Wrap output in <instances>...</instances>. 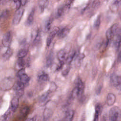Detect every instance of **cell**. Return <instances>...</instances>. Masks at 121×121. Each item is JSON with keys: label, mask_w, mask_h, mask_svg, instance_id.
Here are the masks:
<instances>
[{"label": "cell", "mask_w": 121, "mask_h": 121, "mask_svg": "<svg viewBox=\"0 0 121 121\" xmlns=\"http://www.w3.org/2000/svg\"><path fill=\"white\" fill-rule=\"evenodd\" d=\"M110 83L117 90L119 94H121V77L113 74L110 77Z\"/></svg>", "instance_id": "1"}, {"label": "cell", "mask_w": 121, "mask_h": 121, "mask_svg": "<svg viewBox=\"0 0 121 121\" xmlns=\"http://www.w3.org/2000/svg\"><path fill=\"white\" fill-rule=\"evenodd\" d=\"M109 119L112 121H119L121 120V109L117 106H113L109 111Z\"/></svg>", "instance_id": "2"}, {"label": "cell", "mask_w": 121, "mask_h": 121, "mask_svg": "<svg viewBox=\"0 0 121 121\" xmlns=\"http://www.w3.org/2000/svg\"><path fill=\"white\" fill-rule=\"evenodd\" d=\"M25 9L23 8H20L17 9L14 13L12 19V24L14 26L18 25L23 16Z\"/></svg>", "instance_id": "3"}, {"label": "cell", "mask_w": 121, "mask_h": 121, "mask_svg": "<svg viewBox=\"0 0 121 121\" xmlns=\"http://www.w3.org/2000/svg\"><path fill=\"white\" fill-rule=\"evenodd\" d=\"M25 85L19 80H18L14 85V90L16 96L19 98L21 97L24 94Z\"/></svg>", "instance_id": "4"}, {"label": "cell", "mask_w": 121, "mask_h": 121, "mask_svg": "<svg viewBox=\"0 0 121 121\" xmlns=\"http://www.w3.org/2000/svg\"><path fill=\"white\" fill-rule=\"evenodd\" d=\"M0 87L3 90H8L14 85V80L10 78L4 79L0 84Z\"/></svg>", "instance_id": "5"}, {"label": "cell", "mask_w": 121, "mask_h": 121, "mask_svg": "<svg viewBox=\"0 0 121 121\" xmlns=\"http://www.w3.org/2000/svg\"><path fill=\"white\" fill-rule=\"evenodd\" d=\"M12 34L10 31H8L5 33L2 39V43L5 47H9L11 43Z\"/></svg>", "instance_id": "6"}, {"label": "cell", "mask_w": 121, "mask_h": 121, "mask_svg": "<svg viewBox=\"0 0 121 121\" xmlns=\"http://www.w3.org/2000/svg\"><path fill=\"white\" fill-rule=\"evenodd\" d=\"M59 30V28L56 26L54 27L52 30V31L50 33L46 39V45L47 47L50 46L52 40H53L55 35L57 34Z\"/></svg>", "instance_id": "7"}, {"label": "cell", "mask_w": 121, "mask_h": 121, "mask_svg": "<svg viewBox=\"0 0 121 121\" xmlns=\"http://www.w3.org/2000/svg\"><path fill=\"white\" fill-rule=\"evenodd\" d=\"M19 105V97L17 96H14L11 101L10 109L12 112H15L18 108Z\"/></svg>", "instance_id": "8"}, {"label": "cell", "mask_w": 121, "mask_h": 121, "mask_svg": "<svg viewBox=\"0 0 121 121\" xmlns=\"http://www.w3.org/2000/svg\"><path fill=\"white\" fill-rule=\"evenodd\" d=\"M35 13V9H32V10L30 11L29 14L28 15V17L26 19V21L25 24L26 26H30L33 24L34 20Z\"/></svg>", "instance_id": "9"}, {"label": "cell", "mask_w": 121, "mask_h": 121, "mask_svg": "<svg viewBox=\"0 0 121 121\" xmlns=\"http://www.w3.org/2000/svg\"><path fill=\"white\" fill-rule=\"evenodd\" d=\"M75 86L78 87V88L79 90V95L81 96L83 93L84 86V84L80 78H78L76 79Z\"/></svg>", "instance_id": "10"}, {"label": "cell", "mask_w": 121, "mask_h": 121, "mask_svg": "<svg viewBox=\"0 0 121 121\" xmlns=\"http://www.w3.org/2000/svg\"><path fill=\"white\" fill-rule=\"evenodd\" d=\"M69 29L68 27H65L59 30L57 33V36L59 38H63L66 37L69 32Z\"/></svg>", "instance_id": "11"}, {"label": "cell", "mask_w": 121, "mask_h": 121, "mask_svg": "<svg viewBox=\"0 0 121 121\" xmlns=\"http://www.w3.org/2000/svg\"><path fill=\"white\" fill-rule=\"evenodd\" d=\"M116 101V96L114 94L112 93H109L107 95L106 98V103L109 106L113 105Z\"/></svg>", "instance_id": "12"}, {"label": "cell", "mask_w": 121, "mask_h": 121, "mask_svg": "<svg viewBox=\"0 0 121 121\" xmlns=\"http://www.w3.org/2000/svg\"><path fill=\"white\" fill-rule=\"evenodd\" d=\"M102 110V105L100 104H97L95 107V113L94 115V121H98Z\"/></svg>", "instance_id": "13"}, {"label": "cell", "mask_w": 121, "mask_h": 121, "mask_svg": "<svg viewBox=\"0 0 121 121\" xmlns=\"http://www.w3.org/2000/svg\"><path fill=\"white\" fill-rule=\"evenodd\" d=\"M53 113L52 110L47 106L45 108L43 112V118L44 120H48Z\"/></svg>", "instance_id": "14"}, {"label": "cell", "mask_w": 121, "mask_h": 121, "mask_svg": "<svg viewBox=\"0 0 121 121\" xmlns=\"http://www.w3.org/2000/svg\"><path fill=\"white\" fill-rule=\"evenodd\" d=\"M49 79V75L44 71L41 72L38 76V80L40 82H44L48 81Z\"/></svg>", "instance_id": "15"}, {"label": "cell", "mask_w": 121, "mask_h": 121, "mask_svg": "<svg viewBox=\"0 0 121 121\" xmlns=\"http://www.w3.org/2000/svg\"><path fill=\"white\" fill-rule=\"evenodd\" d=\"M49 2L48 0H40L38 2V6L41 12L44 11V9L47 7Z\"/></svg>", "instance_id": "16"}, {"label": "cell", "mask_w": 121, "mask_h": 121, "mask_svg": "<svg viewBox=\"0 0 121 121\" xmlns=\"http://www.w3.org/2000/svg\"><path fill=\"white\" fill-rule=\"evenodd\" d=\"M67 10L64 5H62L60 7H59L58 9L56 10V15L55 16L57 18H59L60 17H61L63 14L65 13V12Z\"/></svg>", "instance_id": "17"}, {"label": "cell", "mask_w": 121, "mask_h": 121, "mask_svg": "<svg viewBox=\"0 0 121 121\" xmlns=\"http://www.w3.org/2000/svg\"><path fill=\"white\" fill-rule=\"evenodd\" d=\"M66 52L64 49L60 50L57 53V58L59 61H64L65 59Z\"/></svg>", "instance_id": "18"}, {"label": "cell", "mask_w": 121, "mask_h": 121, "mask_svg": "<svg viewBox=\"0 0 121 121\" xmlns=\"http://www.w3.org/2000/svg\"><path fill=\"white\" fill-rule=\"evenodd\" d=\"M13 50L9 47H8V49L6 52L2 55V58L5 60H9L11 56L13 54Z\"/></svg>", "instance_id": "19"}, {"label": "cell", "mask_w": 121, "mask_h": 121, "mask_svg": "<svg viewBox=\"0 0 121 121\" xmlns=\"http://www.w3.org/2000/svg\"><path fill=\"white\" fill-rule=\"evenodd\" d=\"M74 116V112L73 110H69L66 112L64 118V120L67 121H72Z\"/></svg>", "instance_id": "20"}, {"label": "cell", "mask_w": 121, "mask_h": 121, "mask_svg": "<svg viewBox=\"0 0 121 121\" xmlns=\"http://www.w3.org/2000/svg\"><path fill=\"white\" fill-rule=\"evenodd\" d=\"M18 78L19 80H20L25 85H27L30 81V78L26 74V73L21 75L19 77H18Z\"/></svg>", "instance_id": "21"}, {"label": "cell", "mask_w": 121, "mask_h": 121, "mask_svg": "<svg viewBox=\"0 0 121 121\" xmlns=\"http://www.w3.org/2000/svg\"><path fill=\"white\" fill-rule=\"evenodd\" d=\"M53 21V19L52 17L48 18L44 24V31L47 32L49 31L51 27Z\"/></svg>", "instance_id": "22"}, {"label": "cell", "mask_w": 121, "mask_h": 121, "mask_svg": "<svg viewBox=\"0 0 121 121\" xmlns=\"http://www.w3.org/2000/svg\"><path fill=\"white\" fill-rule=\"evenodd\" d=\"M53 61V55L52 52H51L47 57L46 61V66L48 67L51 66L52 64Z\"/></svg>", "instance_id": "23"}, {"label": "cell", "mask_w": 121, "mask_h": 121, "mask_svg": "<svg viewBox=\"0 0 121 121\" xmlns=\"http://www.w3.org/2000/svg\"><path fill=\"white\" fill-rule=\"evenodd\" d=\"M28 52V50L27 49L24 48V49H21L18 52L17 54V56L18 58H23L27 54Z\"/></svg>", "instance_id": "24"}, {"label": "cell", "mask_w": 121, "mask_h": 121, "mask_svg": "<svg viewBox=\"0 0 121 121\" xmlns=\"http://www.w3.org/2000/svg\"><path fill=\"white\" fill-rule=\"evenodd\" d=\"M114 35L112 32L111 29H110V28H109L106 32V37L107 38V40L109 42H110V41L112 39L113 37H114Z\"/></svg>", "instance_id": "25"}, {"label": "cell", "mask_w": 121, "mask_h": 121, "mask_svg": "<svg viewBox=\"0 0 121 121\" xmlns=\"http://www.w3.org/2000/svg\"><path fill=\"white\" fill-rule=\"evenodd\" d=\"M76 52H73L67 57V58L66 60L67 64H68V65L70 64V63L72 61L73 59L76 56Z\"/></svg>", "instance_id": "26"}, {"label": "cell", "mask_w": 121, "mask_h": 121, "mask_svg": "<svg viewBox=\"0 0 121 121\" xmlns=\"http://www.w3.org/2000/svg\"><path fill=\"white\" fill-rule=\"evenodd\" d=\"M29 110V109L28 106H23L20 110L21 115L22 117L26 116L27 115L28 113Z\"/></svg>", "instance_id": "27"}, {"label": "cell", "mask_w": 121, "mask_h": 121, "mask_svg": "<svg viewBox=\"0 0 121 121\" xmlns=\"http://www.w3.org/2000/svg\"><path fill=\"white\" fill-rule=\"evenodd\" d=\"M50 92H51L50 91H48L44 93V94H43L40 97L39 101L40 102V103H43V102H44L47 100V99L48 98V97L49 96V95Z\"/></svg>", "instance_id": "28"}, {"label": "cell", "mask_w": 121, "mask_h": 121, "mask_svg": "<svg viewBox=\"0 0 121 121\" xmlns=\"http://www.w3.org/2000/svg\"><path fill=\"white\" fill-rule=\"evenodd\" d=\"M85 57V55L83 53L80 54L77 56V57L76 59V64L77 65H79L81 63L82 60Z\"/></svg>", "instance_id": "29"}, {"label": "cell", "mask_w": 121, "mask_h": 121, "mask_svg": "<svg viewBox=\"0 0 121 121\" xmlns=\"http://www.w3.org/2000/svg\"><path fill=\"white\" fill-rule=\"evenodd\" d=\"M17 65L19 68H24L25 65V61L23 58H18L17 60Z\"/></svg>", "instance_id": "30"}, {"label": "cell", "mask_w": 121, "mask_h": 121, "mask_svg": "<svg viewBox=\"0 0 121 121\" xmlns=\"http://www.w3.org/2000/svg\"><path fill=\"white\" fill-rule=\"evenodd\" d=\"M100 24H101V16L99 15L97 17V18L96 19L94 23V27L95 28L98 29L100 25Z\"/></svg>", "instance_id": "31"}, {"label": "cell", "mask_w": 121, "mask_h": 121, "mask_svg": "<svg viewBox=\"0 0 121 121\" xmlns=\"http://www.w3.org/2000/svg\"><path fill=\"white\" fill-rule=\"evenodd\" d=\"M100 5V1L99 0H94L91 4V7L94 9L97 8Z\"/></svg>", "instance_id": "32"}, {"label": "cell", "mask_w": 121, "mask_h": 121, "mask_svg": "<svg viewBox=\"0 0 121 121\" xmlns=\"http://www.w3.org/2000/svg\"><path fill=\"white\" fill-rule=\"evenodd\" d=\"M9 14V11L8 10H5L3 11L0 15V18H6Z\"/></svg>", "instance_id": "33"}, {"label": "cell", "mask_w": 121, "mask_h": 121, "mask_svg": "<svg viewBox=\"0 0 121 121\" xmlns=\"http://www.w3.org/2000/svg\"><path fill=\"white\" fill-rule=\"evenodd\" d=\"M57 88V86L55 84V83L54 82H52L50 86V87H49V91L50 92H52V91H54Z\"/></svg>", "instance_id": "34"}, {"label": "cell", "mask_w": 121, "mask_h": 121, "mask_svg": "<svg viewBox=\"0 0 121 121\" xmlns=\"http://www.w3.org/2000/svg\"><path fill=\"white\" fill-rule=\"evenodd\" d=\"M13 1L16 5V8L17 9L20 8L22 6L21 0H13Z\"/></svg>", "instance_id": "35"}, {"label": "cell", "mask_w": 121, "mask_h": 121, "mask_svg": "<svg viewBox=\"0 0 121 121\" xmlns=\"http://www.w3.org/2000/svg\"><path fill=\"white\" fill-rule=\"evenodd\" d=\"M70 67L69 66H68L65 69H64L62 72V74L63 76H67L69 72V70H70Z\"/></svg>", "instance_id": "36"}, {"label": "cell", "mask_w": 121, "mask_h": 121, "mask_svg": "<svg viewBox=\"0 0 121 121\" xmlns=\"http://www.w3.org/2000/svg\"><path fill=\"white\" fill-rule=\"evenodd\" d=\"M25 73V69L24 68H21L17 72V77L18 78L21 75Z\"/></svg>", "instance_id": "37"}, {"label": "cell", "mask_w": 121, "mask_h": 121, "mask_svg": "<svg viewBox=\"0 0 121 121\" xmlns=\"http://www.w3.org/2000/svg\"><path fill=\"white\" fill-rule=\"evenodd\" d=\"M64 64V61H59V63L58 64V65L56 68V70H60L62 68H63Z\"/></svg>", "instance_id": "38"}, {"label": "cell", "mask_w": 121, "mask_h": 121, "mask_svg": "<svg viewBox=\"0 0 121 121\" xmlns=\"http://www.w3.org/2000/svg\"><path fill=\"white\" fill-rule=\"evenodd\" d=\"M117 61L118 62H121V51H120L118 54L117 58Z\"/></svg>", "instance_id": "39"}, {"label": "cell", "mask_w": 121, "mask_h": 121, "mask_svg": "<svg viewBox=\"0 0 121 121\" xmlns=\"http://www.w3.org/2000/svg\"><path fill=\"white\" fill-rule=\"evenodd\" d=\"M28 0H21V3H22V6H24L27 2Z\"/></svg>", "instance_id": "40"}, {"label": "cell", "mask_w": 121, "mask_h": 121, "mask_svg": "<svg viewBox=\"0 0 121 121\" xmlns=\"http://www.w3.org/2000/svg\"><path fill=\"white\" fill-rule=\"evenodd\" d=\"M101 89H102V87L101 86L98 87V89L96 90V93H97V94H100V93L101 92Z\"/></svg>", "instance_id": "41"}, {"label": "cell", "mask_w": 121, "mask_h": 121, "mask_svg": "<svg viewBox=\"0 0 121 121\" xmlns=\"http://www.w3.org/2000/svg\"><path fill=\"white\" fill-rule=\"evenodd\" d=\"M1 102H2V101H1V99H0V105H1Z\"/></svg>", "instance_id": "42"}, {"label": "cell", "mask_w": 121, "mask_h": 121, "mask_svg": "<svg viewBox=\"0 0 121 121\" xmlns=\"http://www.w3.org/2000/svg\"><path fill=\"white\" fill-rule=\"evenodd\" d=\"M120 17H121V16H120Z\"/></svg>", "instance_id": "43"}]
</instances>
